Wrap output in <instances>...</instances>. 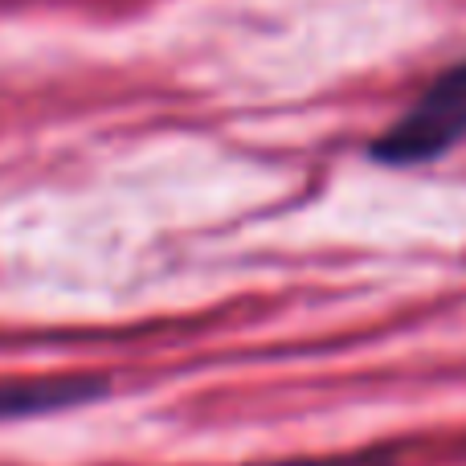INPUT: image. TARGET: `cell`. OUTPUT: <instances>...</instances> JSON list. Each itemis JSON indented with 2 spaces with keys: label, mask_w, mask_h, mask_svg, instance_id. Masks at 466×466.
Masks as SVG:
<instances>
[{
  "label": "cell",
  "mask_w": 466,
  "mask_h": 466,
  "mask_svg": "<svg viewBox=\"0 0 466 466\" xmlns=\"http://www.w3.org/2000/svg\"><path fill=\"white\" fill-rule=\"evenodd\" d=\"M466 139V57L446 66L434 82L418 95V103L393 119L372 139V160L413 168L446 156Z\"/></svg>",
  "instance_id": "6da1fadb"
},
{
  "label": "cell",
  "mask_w": 466,
  "mask_h": 466,
  "mask_svg": "<svg viewBox=\"0 0 466 466\" xmlns=\"http://www.w3.org/2000/svg\"><path fill=\"white\" fill-rule=\"evenodd\" d=\"M106 385L98 377H16L0 380V421L57 413L103 397Z\"/></svg>",
  "instance_id": "7a4b0ae2"
},
{
  "label": "cell",
  "mask_w": 466,
  "mask_h": 466,
  "mask_svg": "<svg viewBox=\"0 0 466 466\" xmlns=\"http://www.w3.org/2000/svg\"><path fill=\"white\" fill-rule=\"evenodd\" d=\"M266 466H393L389 451H356V454H319V459H290Z\"/></svg>",
  "instance_id": "3957f363"
}]
</instances>
